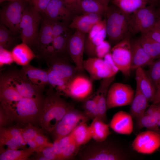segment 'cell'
<instances>
[{
    "label": "cell",
    "instance_id": "52",
    "mask_svg": "<svg viewBox=\"0 0 160 160\" xmlns=\"http://www.w3.org/2000/svg\"><path fill=\"white\" fill-rule=\"evenodd\" d=\"M34 139L39 146V148L53 145V143L49 141L47 137L43 134L42 132L37 135Z\"/></svg>",
    "mask_w": 160,
    "mask_h": 160
},
{
    "label": "cell",
    "instance_id": "53",
    "mask_svg": "<svg viewBox=\"0 0 160 160\" xmlns=\"http://www.w3.org/2000/svg\"><path fill=\"white\" fill-rule=\"evenodd\" d=\"M144 34L160 44V30L155 26Z\"/></svg>",
    "mask_w": 160,
    "mask_h": 160
},
{
    "label": "cell",
    "instance_id": "10",
    "mask_svg": "<svg viewBox=\"0 0 160 160\" xmlns=\"http://www.w3.org/2000/svg\"><path fill=\"white\" fill-rule=\"evenodd\" d=\"M135 92L129 85L119 82L112 84L107 95V109L130 105Z\"/></svg>",
    "mask_w": 160,
    "mask_h": 160
},
{
    "label": "cell",
    "instance_id": "46",
    "mask_svg": "<svg viewBox=\"0 0 160 160\" xmlns=\"http://www.w3.org/2000/svg\"><path fill=\"white\" fill-rule=\"evenodd\" d=\"M111 49L109 43L104 40L96 47L95 49L96 57L103 58L106 54L110 52Z\"/></svg>",
    "mask_w": 160,
    "mask_h": 160
},
{
    "label": "cell",
    "instance_id": "16",
    "mask_svg": "<svg viewBox=\"0 0 160 160\" xmlns=\"http://www.w3.org/2000/svg\"><path fill=\"white\" fill-rule=\"evenodd\" d=\"M132 146L138 153L151 154L160 147V133L150 130L141 132L135 137Z\"/></svg>",
    "mask_w": 160,
    "mask_h": 160
},
{
    "label": "cell",
    "instance_id": "15",
    "mask_svg": "<svg viewBox=\"0 0 160 160\" xmlns=\"http://www.w3.org/2000/svg\"><path fill=\"white\" fill-rule=\"evenodd\" d=\"M68 57L66 53L55 54L46 61L48 68L68 81L79 72L76 66L70 62Z\"/></svg>",
    "mask_w": 160,
    "mask_h": 160
},
{
    "label": "cell",
    "instance_id": "9",
    "mask_svg": "<svg viewBox=\"0 0 160 160\" xmlns=\"http://www.w3.org/2000/svg\"><path fill=\"white\" fill-rule=\"evenodd\" d=\"M27 0H17L10 3L0 11L1 23L9 29L14 35L19 32L20 25Z\"/></svg>",
    "mask_w": 160,
    "mask_h": 160
},
{
    "label": "cell",
    "instance_id": "33",
    "mask_svg": "<svg viewBox=\"0 0 160 160\" xmlns=\"http://www.w3.org/2000/svg\"><path fill=\"white\" fill-rule=\"evenodd\" d=\"M35 151L30 147L21 150L8 149L0 151V160H27Z\"/></svg>",
    "mask_w": 160,
    "mask_h": 160
},
{
    "label": "cell",
    "instance_id": "20",
    "mask_svg": "<svg viewBox=\"0 0 160 160\" xmlns=\"http://www.w3.org/2000/svg\"><path fill=\"white\" fill-rule=\"evenodd\" d=\"M21 75L32 85L44 90L49 85L47 71L33 66L28 64L22 66L19 71Z\"/></svg>",
    "mask_w": 160,
    "mask_h": 160
},
{
    "label": "cell",
    "instance_id": "17",
    "mask_svg": "<svg viewBox=\"0 0 160 160\" xmlns=\"http://www.w3.org/2000/svg\"><path fill=\"white\" fill-rule=\"evenodd\" d=\"M107 35L105 20L95 24L86 34L84 42V53L88 57H96L97 46L105 40Z\"/></svg>",
    "mask_w": 160,
    "mask_h": 160
},
{
    "label": "cell",
    "instance_id": "42",
    "mask_svg": "<svg viewBox=\"0 0 160 160\" xmlns=\"http://www.w3.org/2000/svg\"><path fill=\"white\" fill-rule=\"evenodd\" d=\"M73 141L71 133L61 139L54 140L53 147L57 156V160L64 150Z\"/></svg>",
    "mask_w": 160,
    "mask_h": 160
},
{
    "label": "cell",
    "instance_id": "31",
    "mask_svg": "<svg viewBox=\"0 0 160 160\" xmlns=\"http://www.w3.org/2000/svg\"><path fill=\"white\" fill-rule=\"evenodd\" d=\"M71 134L73 141L80 147L86 144L92 138L89 126L86 122L79 124Z\"/></svg>",
    "mask_w": 160,
    "mask_h": 160
},
{
    "label": "cell",
    "instance_id": "61",
    "mask_svg": "<svg viewBox=\"0 0 160 160\" xmlns=\"http://www.w3.org/2000/svg\"><path fill=\"white\" fill-rule=\"evenodd\" d=\"M157 11L158 13V18L160 19V6L157 10Z\"/></svg>",
    "mask_w": 160,
    "mask_h": 160
},
{
    "label": "cell",
    "instance_id": "1",
    "mask_svg": "<svg viewBox=\"0 0 160 160\" xmlns=\"http://www.w3.org/2000/svg\"><path fill=\"white\" fill-rule=\"evenodd\" d=\"M45 97H24L20 100L0 105L9 121L26 126L39 122Z\"/></svg>",
    "mask_w": 160,
    "mask_h": 160
},
{
    "label": "cell",
    "instance_id": "19",
    "mask_svg": "<svg viewBox=\"0 0 160 160\" xmlns=\"http://www.w3.org/2000/svg\"><path fill=\"white\" fill-rule=\"evenodd\" d=\"M83 67L84 70L88 73L89 78L92 82L114 76L103 58L96 57H88L84 60Z\"/></svg>",
    "mask_w": 160,
    "mask_h": 160
},
{
    "label": "cell",
    "instance_id": "60",
    "mask_svg": "<svg viewBox=\"0 0 160 160\" xmlns=\"http://www.w3.org/2000/svg\"><path fill=\"white\" fill-rule=\"evenodd\" d=\"M160 30V19L158 18L157 20L155 25Z\"/></svg>",
    "mask_w": 160,
    "mask_h": 160
},
{
    "label": "cell",
    "instance_id": "51",
    "mask_svg": "<svg viewBox=\"0 0 160 160\" xmlns=\"http://www.w3.org/2000/svg\"><path fill=\"white\" fill-rule=\"evenodd\" d=\"M103 59L113 75L115 76L119 70L114 63L110 52L105 56Z\"/></svg>",
    "mask_w": 160,
    "mask_h": 160
},
{
    "label": "cell",
    "instance_id": "57",
    "mask_svg": "<svg viewBox=\"0 0 160 160\" xmlns=\"http://www.w3.org/2000/svg\"><path fill=\"white\" fill-rule=\"evenodd\" d=\"M34 159L37 160H48L41 152H36L35 156Z\"/></svg>",
    "mask_w": 160,
    "mask_h": 160
},
{
    "label": "cell",
    "instance_id": "3",
    "mask_svg": "<svg viewBox=\"0 0 160 160\" xmlns=\"http://www.w3.org/2000/svg\"><path fill=\"white\" fill-rule=\"evenodd\" d=\"M114 5L108 6L105 15L107 35L109 42L114 45L130 37L129 27L130 17Z\"/></svg>",
    "mask_w": 160,
    "mask_h": 160
},
{
    "label": "cell",
    "instance_id": "6",
    "mask_svg": "<svg viewBox=\"0 0 160 160\" xmlns=\"http://www.w3.org/2000/svg\"><path fill=\"white\" fill-rule=\"evenodd\" d=\"M154 6L151 4L147 5L130 15L129 27L130 35L139 33L145 34L155 25L158 15Z\"/></svg>",
    "mask_w": 160,
    "mask_h": 160
},
{
    "label": "cell",
    "instance_id": "45",
    "mask_svg": "<svg viewBox=\"0 0 160 160\" xmlns=\"http://www.w3.org/2000/svg\"><path fill=\"white\" fill-rule=\"evenodd\" d=\"M50 21L51 23L52 33L54 38L67 33L69 28V24L60 21Z\"/></svg>",
    "mask_w": 160,
    "mask_h": 160
},
{
    "label": "cell",
    "instance_id": "12",
    "mask_svg": "<svg viewBox=\"0 0 160 160\" xmlns=\"http://www.w3.org/2000/svg\"><path fill=\"white\" fill-rule=\"evenodd\" d=\"M1 77L24 97L35 98L43 96L44 90L32 85L21 75L19 71H11Z\"/></svg>",
    "mask_w": 160,
    "mask_h": 160
},
{
    "label": "cell",
    "instance_id": "27",
    "mask_svg": "<svg viewBox=\"0 0 160 160\" xmlns=\"http://www.w3.org/2000/svg\"><path fill=\"white\" fill-rule=\"evenodd\" d=\"M14 62L22 66L28 64L36 57L34 53L26 44L23 42L16 45L11 51Z\"/></svg>",
    "mask_w": 160,
    "mask_h": 160
},
{
    "label": "cell",
    "instance_id": "8",
    "mask_svg": "<svg viewBox=\"0 0 160 160\" xmlns=\"http://www.w3.org/2000/svg\"><path fill=\"white\" fill-rule=\"evenodd\" d=\"M89 120L83 112L71 106L51 132L55 140L68 135L79 124Z\"/></svg>",
    "mask_w": 160,
    "mask_h": 160
},
{
    "label": "cell",
    "instance_id": "23",
    "mask_svg": "<svg viewBox=\"0 0 160 160\" xmlns=\"http://www.w3.org/2000/svg\"><path fill=\"white\" fill-rule=\"evenodd\" d=\"M132 58L131 70L137 69L149 65L154 61L145 52L140 42V38L130 40Z\"/></svg>",
    "mask_w": 160,
    "mask_h": 160
},
{
    "label": "cell",
    "instance_id": "18",
    "mask_svg": "<svg viewBox=\"0 0 160 160\" xmlns=\"http://www.w3.org/2000/svg\"><path fill=\"white\" fill-rule=\"evenodd\" d=\"M43 15L51 21H60L70 24L76 16L61 0H51Z\"/></svg>",
    "mask_w": 160,
    "mask_h": 160
},
{
    "label": "cell",
    "instance_id": "22",
    "mask_svg": "<svg viewBox=\"0 0 160 160\" xmlns=\"http://www.w3.org/2000/svg\"><path fill=\"white\" fill-rule=\"evenodd\" d=\"M115 76L101 79L98 89L94 94L97 105L99 119L105 123L107 120L108 93L110 87L114 80Z\"/></svg>",
    "mask_w": 160,
    "mask_h": 160
},
{
    "label": "cell",
    "instance_id": "21",
    "mask_svg": "<svg viewBox=\"0 0 160 160\" xmlns=\"http://www.w3.org/2000/svg\"><path fill=\"white\" fill-rule=\"evenodd\" d=\"M137 127L159 132L158 123L160 120V103L153 104L147 109L144 114L137 119Z\"/></svg>",
    "mask_w": 160,
    "mask_h": 160
},
{
    "label": "cell",
    "instance_id": "41",
    "mask_svg": "<svg viewBox=\"0 0 160 160\" xmlns=\"http://www.w3.org/2000/svg\"><path fill=\"white\" fill-rule=\"evenodd\" d=\"M65 33L54 38L53 46L55 54L65 53L67 39L70 34Z\"/></svg>",
    "mask_w": 160,
    "mask_h": 160
},
{
    "label": "cell",
    "instance_id": "56",
    "mask_svg": "<svg viewBox=\"0 0 160 160\" xmlns=\"http://www.w3.org/2000/svg\"><path fill=\"white\" fill-rule=\"evenodd\" d=\"M26 144H28L29 146V147L31 148L36 150L39 147V146L34 140V139H31L27 140L26 142Z\"/></svg>",
    "mask_w": 160,
    "mask_h": 160
},
{
    "label": "cell",
    "instance_id": "29",
    "mask_svg": "<svg viewBox=\"0 0 160 160\" xmlns=\"http://www.w3.org/2000/svg\"><path fill=\"white\" fill-rule=\"evenodd\" d=\"M24 97L1 76L0 81V105L19 101Z\"/></svg>",
    "mask_w": 160,
    "mask_h": 160
},
{
    "label": "cell",
    "instance_id": "25",
    "mask_svg": "<svg viewBox=\"0 0 160 160\" xmlns=\"http://www.w3.org/2000/svg\"><path fill=\"white\" fill-rule=\"evenodd\" d=\"M102 17L95 14H83L76 16L70 23L69 27L87 34L94 25L102 20Z\"/></svg>",
    "mask_w": 160,
    "mask_h": 160
},
{
    "label": "cell",
    "instance_id": "4",
    "mask_svg": "<svg viewBox=\"0 0 160 160\" xmlns=\"http://www.w3.org/2000/svg\"><path fill=\"white\" fill-rule=\"evenodd\" d=\"M95 140L89 143L79 153L82 160H124L129 159L122 149L106 141Z\"/></svg>",
    "mask_w": 160,
    "mask_h": 160
},
{
    "label": "cell",
    "instance_id": "39",
    "mask_svg": "<svg viewBox=\"0 0 160 160\" xmlns=\"http://www.w3.org/2000/svg\"><path fill=\"white\" fill-rule=\"evenodd\" d=\"M147 73L156 89L160 85V58L150 65Z\"/></svg>",
    "mask_w": 160,
    "mask_h": 160
},
{
    "label": "cell",
    "instance_id": "11",
    "mask_svg": "<svg viewBox=\"0 0 160 160\" xmlns=\"http://www.w3.org/2000/svg\"><path fill=\"white\" fill-rule=\"evenodd\" d=\"M110 53L119 71L125 76H130L132 58L130 37L114 45Z\"/></svg>",
    "mask_w": 160,
    "mask_h": 160
},
{
    "label": "cell",
    "instance_id": "49",
    "mask_svg": "<svg viewBox=\"0 0 160 160\" xmlns=\"http://www.w3.org/2000/svg\"><path fill=\"white\" fill-rule=\"evenodd\" d=\"M35 151L36 152L41 153L48 160H57V156L54 151L53 145L39 148Z\"/></svg>",
    "mask_w": 160,
    "mask_h": 160
},
{
    "label": "cell",
    "instance_id": "63",
    "mask_svg": "<svg viewBox=\"0 0 160 160\" xmlns=\"http://www.w3.org/2000/svg\"><path fill=\"white\" fill-rule=\"evenodd\" d=\"M158 126L159 127H160V120L159 121V122H158ZM159 133H160V131L159 132Z\"/></svg>",
    "mask_w": 160,
    "mask_h": 160
},
{
    "label": "cell",
    "instance_id": "14",
    "mask_svg": "<svg viewBox=\"0 0 160 160\" xmlns=\"http://www.w3.org/2000/svg\"><path fill=\"white\" fill-rule=\"evenodd\" d=\"M86 34L76 30L69 35L67 42L66 52L68 56L74 63L79 72H82L84 42Z\"/></svg>",
    "mask_w": 160,
    "mask_h": 160
},
{
    "label": "cell",
    "instance_id": "64",
    "mask_svg": "<svg viewBox=\"0 0 160 160\" xmlns=\"http://www.w3.org/2000/svg\"><path fill=\"white\" fill-rule=\"evenodd\" d=\"M158 3H159L160 4V0H159Z\"/></svg>",
    "mask_w": 160,
    "mask_h": 160
},
{
    "label": "cell",
    "instance_id": "54",
    "mask_svg": "<svg viewBox=\"0 0 160 160\" xmlns=\"http://www.w3.org/2000/svg\"><path fill=\"white\" fill-rule=\"evenodd\" d=\"M9 121L6 113L0 107V128L4 127Z\"/></svg>",
    "mask_w": 160,
    "mask_h": 160
},
{
    "label": "cell",
    "instance_id": "47",
    "mask_svg": "<svg viewBox=\"0 0 160 160\" xmlns=\"http://www.w3.org/2000/svg\"><path fill=\"white\" fill-rule=\"evenodd\" d=\"M51 0H27L32 5V8L36 11L43 14Z\"/></svg>",
    "mask_w": 160,
    "mask_h": 160
},
{
    "label": "cell",
    "instance_id": "35",
    "mask_svg": "<svg viewBox=\"0 0 160 160\" xmlns=\"http://www.w3.org/2000/svg\"><path fill=\"white\" fill-rule=\"evenodd\" d=\"M139 38L143 48L151 57L154 59L160 58V44L144 34Z\"/></svg>",
    "mask_w": 160,
    "mask_h": 160
},
{
    "label": "cell",
    "instance_id": "5",
    "mask_svg": "<svg viewBox=\"0 0 160 160\" xmlns=\"http://www.w3.org/2000/svg\"><path fill=\"white\" fill-rule=\"evenodd\" d=\"M53 37L51 21L43 15L37 39L30 47L36 57L46 61L54 54Z\"/></svg>",
    "mask_w": 160,
    "mask_h": 160
},
{
    "label": "cell",
    "instance_id": "58",
    "mask_svg": "<svg viewBox=\"0 0 160 160\" xmlns=\"http://www.w3.org/2000/svg\"><path fill=\"white\" fill-rule=\"evenodd\" d=\"M103 4L105 7L107 8L108 6V4L110 0H97Z\"/></svg>",
    "mask_w": 160,
    "mask_h": 160
},
{
    "label": "cell",
    "instance_id": "36",
    "mask_svg": "<svg viewBox=\"0 0 160 160\" xmlns=\"http://www.w3.org/2000/svg\"><path fill=\"white\" fill-rule=\"evenodd\" d=\"M47 71L49 85L60 95L65 96L68 81L59 77L51 69L48 68Z\"/></svg>",
    "mask_w": 160,
    "mask_h": 160
},
{
    "label": "cell",
    "instance_id": "34",
    "mask_svg": "<svg viewBox=\"0 0 160 160\" xmlns=\"http://www.w3.org/2000/svg\"><path fill=\"white\" fill-rule=\"evenodd\" d=\"M81 8L82 14L93 13L103 17L107 8L97 0H81Z\"/></svg>",
    "mask_w": 160,
    "mask_h": 160
},
{
    "label": "cell",
    "instance_id": "2",
    "mask_svg": "<svg viewBox=\"0 0 160 160\" xmlns=\"http://www.w3.org/2000/svg\"><path fill=\"white\" fill-rule=\"evenodd\" d=\"M50 86L38 122L42 130L51 132L71 107Z\"/></svg>",
    "mask_w": 160,
    "mask_h": 160
},
{
    "label": "cell",
    "instance_id": "59",
    "mask_svg": "<svg viewBox=\"0 0 160 160\" xmlns=\"http://www.w3.org/2000/svg\"><path fill=\"white\" fill-rule=\"evenodd\" d=\"M158 1L159 0H149L150 4L154 6L158 3Z\"/></svg>",
    "mask_w": 160,
    "mask_h": 160
},
{
    "label": "cell",
    "instance_id": "62",
    "mask_svg": "<svg viewBox=\"0 0 160 160\" xmlns=\"http://www.w3.org/2000/svg\"><path fill=\"white\" fill-rule=\"evenodd\" d=\"M16 0H0V2L1 3L5 1H16Z\"/></svg>",
    "mask_w": 160,
    "mask_h": 160
},
{
    "label": "cell",
    "instance_id": "50",
    "mask_svg": "<svg viewBox=\"0 0 160 160\" xmlns=\"http://www.w3.org/2000/svg\"><path fill=\"white\" fill-rule=\"evenodd\" d=\"M0 51L1 66L5 64H10L14 62L11 52L1 47Z\"/></svg>",
    "mask_w": 160,
    "mask_h": 160
},
{
    "label": "cell",
    "instance_id": "26",
    "mask_svg": "<svg viewBox=\"0 0 160 160\" xmlns=\"http://www.w3.org/2000/svg\"><path fill=\"white\" fill-rule=\"evenodd\" d=\"M135 80L136 87L151 102L155 94L156 89L147 72L143 68L136 69Z\"/></svg>",
    "mask_w": 160,
    "mask_h": 160
},
{
    "label": "cell",
    "instance_id": "13",
    "mask_svg": "<svg viewBox=\"0 0 160 160\" xmlns=\"http://www.w3.org/2000/svg\"><path fill=\"white\" fill-rule=\"evenodd\" d=\"M79 72L68 83L65 96L77 100H84L92 95V82L86 76Z\"/></svg>",
    "mask_w": 160,
    "mask_h": 160
},
{
    "label": "cell",
    "instance_id": "55",
    "mask_svg": "<svg viewBox=\"0 0 160 160\" xmlns=\"http://www.w3.org/2000/svg\"><path fill=\"white\" fill-rule=\"evenodd\" d=\"M152 103H160V85L156 89L154 97L151 101Z\"/></svg>",
    "mask_w": 160,
    "mask_h": 160
},
{
    "label": "cell",
    "instance_id": "32",
    "mask_svg": "<svg viewBox=\"0 0 160 160\" xmlns=\"http://www.w3.org/2000/svg\"><path fill=\"white\" fill-rule=\"evenodd\" d=\"M114 5L129 14L147 6L149 0H111Z\"/></svg>",
    "mask_w": 160,
    "mask_h": 160
},
{
    "label": "cell",
    "instance_id": "30",
    "mask_svg": "<svg viewBox=\"0 0 160 160\" xmlns=\"http://www.w3.org/2000/svg\"><path fill=\"white\" fill-rule=\"evenodd\" d=\"M92 138L97 141H103L107 139L110 134L109 124L98 118H95L89 126Z\"/></svg>",
    "mask_w": 160,
    "mask_h": 160
},
{
    "label": "cell",
    "instance_id": "40",
    "mask_svg": "<svg viewBox=\"0 0 160 160\" xmlns=\"http://www.w3.org/2000/svg\"><path fill=\"white\" fill-rule=\"evenodd\" d=\"M7 146V149L17 150L24 148L25 145L16 139L6 134L0 133V146Z\"/></svg>",
    "mask_w": 160,
    "mask_h": 160
},
{
    "label": "cell",
    "instance_id": "7",
    "mask_svg": "<svg viewBox=\"0 0 160 160\" xmlns=\"http://www.w3.org/2000/svg\"><path fill=\"white\" fill-rule=\"evenodd\" d=\"M41 19L40 13L32 8L25 9L20 24L19 32L22 42L30 47L37 39Z\"/></svg>",
    "mask_w": 160,
    "mask_h": 160
},
{
    "label": "cell",
    "instance_id": "44",
    "mask_svg": "<svg viewBox=\"0 0 160 160\" xmlns=\"http://www.w3.org/2000/svg\"><path fill=\"white\" fill-rule=\"evenodd\" d=\"M80 147L73 141L64 150L59 156L58 160L73 159L77 153Z\"/></svg>",
    "mask_w": 160,
    "mask_h": 160
},
{
    "label": "cell",
    "instance_id": "43",
    "mask_svg": "<svg viewBox=\"0 0 160 160\" xmlns=\"http://www.w3.org/2000/svg\"><path fill=\"white\" fill-rule=\"evenodd\" d=\"M22 136L26 143V141L29 140L34 139L38 134L42 132L41 129L33 126L31 124L25 126L23 128H20Z\"/></svg>",
    "mask_w": 160,
    "mask_h": 160
},
{
    "label": "cell",
    "instance_id": "38",
    "mask_svg": "<svg viewBox=\"0 0 160 160\" xmlns=\"http://www.w3.org/2000/svg\"><path fill=\"white\" fill-rule=\"evenodd\" d=\"M14 35L9 29L0 23V47L8 50L13 47L14 48L15 40Z\"/></svg>",
    "mask_w": 160,
    "mask_h": 160
},
{
    "label": "cell",
    "instance_id": "24",
    "mask_svg": "<svg viewBox=\"0 0 160 160\" xmlns=\"http://www.w3.org/2000/svg\"><path fill=\"white\" fill-rule=\"evenodd\" d=\"M132 118L129 113L120 111L113 115L109 125L110 127L117 133L130 135L133 130Z\"/></svg>",
    "mask_w": 160,
    "mask_h": 160
},
{
    "label": "cell",
    "instance_id": "48",
    "mask_svg": "<svg viewBox=\"0 0 160 160\" xmlns=\"http://www.w3.org/2000/svg\"><path fill=\"white\" fill-rule=\"evenodd\" d=\"M69 8L76 16L82 14L81 8V0H61Z\"/></svg>",
    "mask_w": 160,
    "mask_h": 160
},
{
    "label": "cell",
    "instance_id": "28",
    "mask_svg": "<svg viewBox=\"0 0 160 160\" xmlns=\"http://www.w3.org/2000/svg\"><path fill=\"white\" fill-rule=\"evenodd\" d=\"M148 102L146 97L136 88L129 111L132 118L137 119L143 116L149 106Z\"/></svg>",
    "mask_w": 160,
    "mask_h": 160
},
{
    "label": "cell",
    "instance_id": "37",
    "mask_svg": "<svg viewBox=\"0 0 160 160\" xmlns=\"http://www.w3.org/2000/svg\"><path fill=\"white\" fill-rule=\"evenodd\" d=\"M83 112L89 120L99 119L97 105L94 94L84 100Z\"/></svg>",
    "mask_w": 160,
    "mask_h": 160
}]
</instances>
